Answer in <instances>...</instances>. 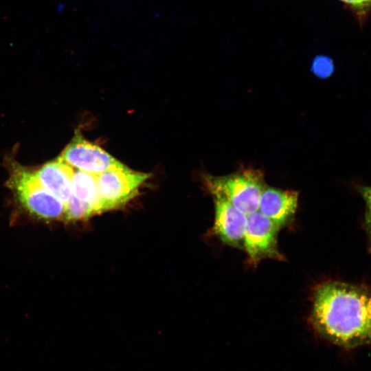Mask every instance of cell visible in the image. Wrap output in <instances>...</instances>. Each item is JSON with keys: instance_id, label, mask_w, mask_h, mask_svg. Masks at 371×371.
I'll use <instances>...</instances> for the list:
<instances>
[{"instance_id": "1", "label": "cell", "mask_w": 371, "mask_h": 371, "mask_svg": "<svg viewBox=\"0 0 371 371\" xmlns=\"http://www.w3.org/2000/svg\"><path fill=\"white\" fill-rule=\"evenodd\" d=\"M310 322L320 337L346 350L371 346V287L338 280L318 284Z\"/></svg>"}, {"instance_id": "2", "label": "cell", "mask_w": 371, "mask_h": 371, "mask_svg": "<svg viewBox=\"0 0 371 371\" xmlns=\"http://www.w3.org/2000/svg\"><path fill=\"white\" fill-rule=\"evenodd\" d=\"M205 181L211 193L222 194L246 215L258 211L260 196L265 188L262 172L251 168L223 176L208 175L205 177Z\"/></svg>"}, {"instance_id": "3", "label": "cell", "mask_w": 371, "mask_h": 371, "mask_svg": "<svg viewBox=\"0 0 371 371\" xmlns=\"http://www.w3.org/2000/svg\"><path fill=\"white\" fill-rule=\"evenodd\" d=\"M8 184L32 214L45 220L64 218L65 203L43 187L34 172L14 164Z\"/></svg>"}, {"instance_id": "4", "label": "cell", "mask_w": 371, "mask_h": 371, "mask_svg": "<svg viewBox=\"0 0 371 371\" xmlns=\"http://www.w3.org/2000/svg\"><path fill=\"white\" fill-rule=\"evenodd\" d=\"M120 163L96 175L100 212L118 208L135 196L150 177Z\"/></svg>"}, {"instance_id": "5", "label": "cell", "mask_w": 371, "mask_h": 371, "mask_svg": "<svg viewBox=\"0 0 371 371\" xmlns=\"http://www.w3.org/2000/svg\"><path fill=\"white\" fill-rule=\"evenodd\" d=\"M279 229L278 225L258 211L247 216L243 247L250 264L256 265L266 258L284 260L278 247Z\"/></svg>"}, {"instance_id": "6", "label": "cell", "mask_w": 371, "mask_h": 371, "mask_svg": "<svg viewBox=\"0 0 371 371\" xmlns=\"http://www.w3.org/2000/svg\"><path fill=\"white\" fill-rule=\"evenodd\" d=\"M59 159L75 169L95 175L120 163L100 146L77 133Z\"/></svg>"}, {"instance_id": "7", "label": "cell", "mask_w": 371, "mask_h": 371, "mask_svg": "<svg viewBox=\"0 0 371 371\" xmlns=\"http://www.w3.org/2000/svg\"><path fill=\"white\" fill-rule=\"evenodd\" d=\"M215 216L213 232L224 243L243 247L247 216L234 206L222 194L212 192Z\"/></svg>"}, {"instance_id": "8", "label": "cell", "mask_w": 371, "mask_h": 371, "mask_svg": "<svg viewBox=\"0 0 371 371\" xmlns=\"http://www.w3.org/2000/svg\"><path fill=\"white\" fill-rule=\"evenodd\" d=\"M297 201L296 191L265 187L260 196L258 211L280 228L293 218Z\"/></svg>"}, {"instance_id": "9", "label": "cell", "mask_w": 371, "mask_h": 371, "mask_svg": "<svg viewBox=\"0 0 371 371\" xmlns=\"http://www.w3.org/2000/svg\"><path fill=\"white\" fill-rule=\"evenodd\" d=\"M74 168L59 158L34 172L43 187L66 204L72 194L71 175Z\"/></svg>"}, {"instance_id": "10", "label": "cell", "mask_w": 371, "mask_h": 371, "mask_svg": "<svg viewBox=\"0 0 371 371\" xmlns=\"http://www.w3.org/2000/svg\"><path fill=\"white\" fill-rule=\"evenodd\" d=\"M71 181L72 194L100 213L96 175L74 168Z\"/></svg>"}, {"instance_id": "11", "label": "cell", "mask_w": 371, "mask_h": 371, "mask_svg": "<svg viewBox=\"0 0 371 371\" xmlns=\"http://www.w3.org/2000/svg\"><path fill=\"white\" fill-rule=\"evenodd\" d=\"M64 218L66 221L80 220L89 218L95 214L93 207L73 194L65 204Z\"/></svg>"}, {"instance_id": "12", "label": "cell", "mask_w": 371, "mask_h": 371, "mask_svg": "<svg viewBox=\"0 0 371 371\" xmlns=\"http://www.w3.org/2000/svg\"><path fill=\"white\" fill-rule=\"evenodd\" d=\"M355 188L365 203L362 227L366 235L368 249L371 252V186L356 184Z\"/></svg>"}, {"instance_id": "13", "label": "cell", "mask_w": 371, "mask_h": 371, "mask_svg": "<svg viewBox=\"0 0 371 371\" xmlns=\"http://www.w3.org/2000/svg\"><path fill=\"white\" fill-rule=\"evenodd\" d=\"M312 71L320 78L330 76L334 70V65L332 60L325 56H317L313 61Z\"/></svg>"}, {"instance_id": "14", "label": "cell", "mask_w": 371, "mask_h": 371, "mask_svg": "<svg viewBox=\"0 0 371 371\" xmlns=\"http://www.w3.org/2000/svg\"><path fill=\"white\" fill-rule=\"evenodd\" d=\"M350 5L359 14H364L371 8V0H340Z\"/></svg>"}]
</instances>
